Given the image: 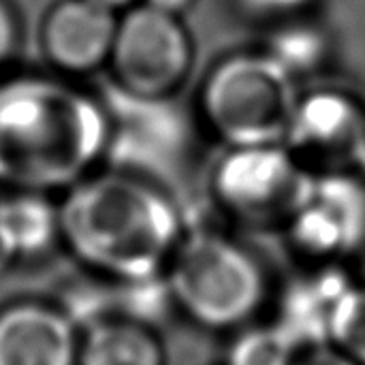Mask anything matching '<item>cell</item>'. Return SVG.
I'll use <instances>...</instances> for the list:
<instances>
[{"label":"cell","mask_w":365,"mask_h":365,"mask_svg":"<svg viewBox=\"0 0 365 365\" xmlns=\"http://www.w3.org/2000/svg\"><path fill=\"white\" fill-rule=\"evenodd\" d=\"M17 267V263H15V259L11 257V252L2 246V242H0V278L2 276H6L11 269H15Z\"/></svg>","instance_id":"22"},{"label":"cell","mask_w":365,"mask_h":365,"mask_svg":"<svg viewBox=\"0 0 365 365\" xmlns=\"http://www.w3.org/2000/svg\"><path fill=\"white\" fill-rule=\"evenodd\" d=\"M293 365H359L353 361L351 357H346L344 353H340L338 349H334L331 344L325 346H317V349H308L302 351L295 359Z\"/></svg>","instance_id":"18"},{"label":"cell","mask_w":365,"mask_h":365,"mask_svg":"<svg viewBox=\"0 0 365 365\" xmlns=\"http://www.w3.org/2000/svg\"><path fill=\"white\" fill-rule=\"evenodd\" d=\"M0 242L15 263L43 259L60 244V212L49 195L0 190Z\"/></svg>","instance_id":"13"},{"label":"cell","mask_w":365,"mask_h":365,"mask_svg":"<svg viewBox=\"0 0 365 365\" xmlns=\"http://www.w3.org/2000/svg\"><path fill=\"white\" fill-rule=\"evenodd\" d=\"M329 344L365 365V282H353L342 295L329 334Z\"/></svg>","instance_id":"16"},{"label":"cell","mask_w":365,"mask_h":365,"mask_svg":"<svg viewBox=\"0 0 365 365\" xmlns=\"http://www.w3.org/2000/svg\"><path fill=\"white\" fill-rule=\"evenodd\" d=\"M94 2H101V4H105V6H118V4H124L126 0H94Z\"/></svg>","instance_id":"23"},{"label":"cell","mask_w":365,"mask_h":365,"mask_svg":"<svg viewBox=\"0 0 365 365\" xmlns=\"http://www.w3.org/2000/svg\"><path fill=\"white\" fill-rule=\"evenodd\" d=\"M103 103L53 79L0 83V190L66 192L107 158Z\"/></svg>","instance_id":"2"},{"label":"cell","mask_w":365,"mask_h":365,"mask_svg":"<svg viewBox=\"0 0 365 365\" xmlns=\"http://www.w3.org/2000/svg\"><path fill=\"white\" fill-rule=\"evenodd\" d=\"M252 6L259 9H269V11H284V9H293L297 4H302L304 0H248Z\"/></svg>","instance_id":"20"},{"label":"cell","mask_w":365,"mask_h":365,"mask_svg":"<svg viewBox=\"0 0 365 365\" xmlns=\"http://www.w3.org/2000/svg\"><path fill=\"white\" fill-rule=\"evenodd\" d=\"M325 51L321 32L304 26L282 30L272 45L269 56L276 58L289 73L312 68Z\"/></svg>","instance_id":"17"},{"label":"cell","mask_w":365,"mask_h":365,"mask_svg":"<svg viewBox=\"0 0 365 365\" xmlns=\"http://www.w3.org/2000/svg\"><path fill=\"white\" fill-rule=\"evenodd\" d=\"M282 233L304 263L346 265L357 259L365 252V175H312Z\"/></svg>","instance_id":"6"},{"label":"cell","mask_w":365,"mask_h":365,"mask_svg":"<svg viewBox=\"0 0 365 365\" xmlns=\"http://www.w3.org/2000/svg\"><path fill=\"white\" fill-rule=\"evenodd\" d=\"M77 365H167V355L154 327L107 317L81 329Z\"/></svg>","instance_id":"14"},{"label":"cell","mask_w":365,"mask_h":365,"mask_svg":"<svg viewBox=\"0 0 365 365\" xmlns=\"http://www.w3.org/2000/svg\"><path fill=\"white\" fill-rule=\"evenodd\" d=\"M310 178L284 143L235 145L212 169L210 195L229 222L252 231H282Z\"/></svg>","instance_id":"5"},{"label":"cell","mask_w":365,"mask_h":365,"mask_svg":"<svg viewBox=\"0 0 365 365\" xmlns=\"http://www.w3.org/2000/svg\"><path fill=\"white\" fill-rule=\"evenodd\" d=\"M297 103L293 73L269 53L227 60L203 90L205 120L229 148L284 143Z\"/></svg>","instance_id":"4"},{"label":"cell","mask_w":365,"mask_h":365,"mask_svg":"<svg viewBox=\"0 0 365 365\" xmlns=\"http://www.w3.org/2000/svg\"><path fill=\"white\" fill-rule=\"evenodd\" d=\"M118 19L94 0H64L45 24L47 53L64 68L88 71L113 49Z\"/></svg>","instance_id":"12"},{"label":"cell","mask_w":365,"mask_h":365,"mask_svg":"<svg viewBox=\"0 0 365 365\" xmlns=\"http://www.w3.org/2000/svg\"><path fill=\"white\" fill-rule=\"evenodd\" d=\"M299 351L276 325H248L237 331L225 365H293Z\"/></svg>","instance_id":"15"},{"label":"cell","mask_w":365,"mask_h":365,"mask_svg":"<svg viewBox=\"0 0 365 365\" xmlns=\"http://www.w3.org/2000/svg\"><path fill=\"white\" fill-rule=\"evenodd\" d=\"M188 2H190V0H150L148 4H152V6H156V9H163V11H167V13H175V11H180V9H184Z\"/></svg>","instance_id":"21"},{"label":"cell","mask_w":365,"mask_h":365,"mask_svg":"<svg viewBox=\"0 0 365 365\" xmlns=\"http://www.w3.org/2000/svg\"><path fill=\"white\" fill-rule=\"evenodd\" d=\"M60 244L92 276L128 282L165 276L188 220L163 182L94 171L58 201Z\"/></svg>","instance_id":"1"},{"label":"cell","mask_w":365,"mask_h":365,"mask_svg":"<svg viewBox=\"0 0 365 365\" xmlns=\"http://www.w3.org/2000/svg\"><path fill=\"white\" fill-rule=\"evenodd\" d=\"M13 38H15L13 19L9 15V11L0 4V62L9 56V51L13 47Z\"/></svg>","instance_id":"19"},{"label":"cell","mask_w":365,"mask_h":365,"mask_svg":"<svg viewBox=\"0 0 365 365\" xmlns=\"http://www.w3.org/2000/svg\"><path fill=\"white\" fill-rule=\"evenodd\" d=\"M284 145L310 175H365V107L338 90L299 98Z\"/></svg>","instance_id":"8"},{"label":"cell","mask_w":365,"mask_h":365,"mask_svg":"<svg viewBox=\"0 0 365 365\" xmlns=\"http://www.w3.org/2000/svg\"><path fill=\"white\" fill-rule=\"evenodd\" d=\"M355 282L346 265H310L289 278L276 299L274 323L295 349L308 351L329 344L336 308Z\"/></svg>","instance_id":"11"},{"label":"cell","mask_w":365,"mask_h":365,"mask_svg":"<svg viewBox=\"0 0 365 365\" xmlns=\"http://www.w3.org/2000/svg\"><path fill=\"white\" fill-rule=\"evenodd\" d=\"M120 86L145 96H165L186 73L190 47L173 13L152 4L118 21L111 49Z\"/></svg>","instance_id":"9"},{"label":"cell","mask_w":365,"mask_h":365,"mask_svg":"<svg viewBox=\"0 0 365 365\" xmlns=\"http://www.w3.org/2000/svg\"><path fill=\"white\" fill-rule=\"evenodd\" d=\"M103 107L109 124L107 160L111 167L160 182V175L180 165L188 145V124L165 96L109 86Z\"/></svg>","instance_id":"7"},{"label":"cell","mask_w":365,"mask_h":365,"mask_svg":"<svg viewBox=\"0 0 365 365\" xmlns=\"http://www.w3.org/2000/svg\"><path fill=\"white\" fill-rule=\"evenodd\" d=\"M165 280L175 310L207 331H240L269 302L263 261L244 242L210 227H188Z\"/></svg>","instance_id":"3"},{"label":"cell","mask_w":365,"mask_h":365,"mask_svg":"<svg viewBox=\"0 0 365 365\" xmlns=\"http://www.w3.org/2000/svg\"><path fill=\"white\" fill-rule=\"evenodd\" d=\"M81 329L60 304L0 308V365H77Z\"/></svg>","instance_id":"10"}]
</instances>
